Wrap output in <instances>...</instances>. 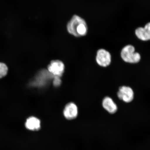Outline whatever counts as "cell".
Listing matches in <instances>:
<instances>
[{"label":"cell","instance_id":"obj_1","mask_svg":"<svg viewBox=\"0 0 150 150\" xmlns=\"http://www.w3.org/2000/svg\"><path fill=\"white\" fill-rule=\"evenodd\" d=\"M68 32L74 37L84 36L87 34L88 27L85 21L78 15L72 16L67 24Z\"/></svg>","mask_w":150,"mask_h":150},{"label":"cell","instance_id":"obj_2","mask_svg":"<svg viewBox=\"0 0 150 150\" xmlns=\"http://www.w3.org/2000/svg\"><path fill=\"white\" fill-rule=\"evenodd\" d=\"M121 55L123 60L128 63H138L141 59L140 54L135 52L134 47L131 45L125 46L122 49Z\"/></svg>","mask_w":150,"mask_h":150},{"label":"cell","instance_id":"obj_3","mask_svg":"<svg viewBox=\"0 0 150 150\" xmlns=\"http://www.w3.org/2000/svg\"><path fill=\"white\" fill-rule=\"evenodd\" d=\"M64 69L63 62L59 60L52 61L48 66V72L53 77H61L64 72Z\"/></svg>","mask_w":150,"mask_h":150},{"label":"cell","instance_id":"obj_4","mask_svg":"<svg viewBox=\"0 0 150 150\" xmlns=\"http://www.w3.org/2000/svg\"><path fill=\"white\" fill-rule=\"evenodd\" d=\"M96 61L100 66L106 67L110 64L111 62V56L109 52L101 49L97 51Z\"/></svg>","mask_w":150,"mask_h":150},{"label":"cell","instance_id":"obj_5","mask_svg":"<svg viewBox=\"0 0 150 150\" xmlns=\"http://www.w3.org/2000/svg\"><path fill=\"white\" fill-rule=\"evenodd\" d=\"M117 95L120 99L127 103L131 102L134 98V93L132 89L127 86L120 87Z\"/></svg>","mask_w":150,"mask_h":150},{"label":"cell","instance_id":"obj_6","mask_svg":"<svg viewBox=\"0 0 150 150\" xmlns=\"http://www.w3.org/2000/svg\"><path fill=\"white\" fill-rule=\"evenodd\" d=\"M63 114L66 119L67 120L75 119L78 115L77 107L74 103H69L65 106Z\"/></svg>","mask_w":150,"mask_h":150},{"label":"cell","instance_id":"obj_7","mask_svg":"<svg viewBox=\"0 0 150 150\" xmlns=\"http://www.w3.org/2000/svg\"><path fill=\"white\" fill-rule=\"evenodd\" d=\"M135 34L140 40L144 41L150 40V22L146 24L144 28L139 27L137 29Z\"/></svg>","mask_w":150,"mask_h":150},{"label":"cell","instance_id":"obj_8","mask_svg":"<svg viewBox=\"0 0 150 150\" xmlns=\"http://www.w3.org/2000/svg\"><path fill=\"white\" fill-rule=\"evenodd\" d=\"M102 105L105 109L110 114H114L117 111V105L110 97H106L103 99Z\"/></svg>","mask_w":150,"mask_h":150},{"label":"cell","instance_id":"obj_9","mask_svg":"<svg viewBox=\"0 0 150 150\" xmlns=\"http://www.w3.org/2000/svg\"><path fill=\"white\" fill-rule=\"evenodd\" d=\"M25 126L26 128L30 130H38L41 127L40 120L36 117H30L26 120Z\"/></svg>","mask_w":150,"mask_h":150},{"label":"cell","instance_id":"obj_10","mask_svg":"<svg viewBox=\"0 0 150 150\" xmlns=\"http://www.w3.org/2000/svg\"><path fill=\"white\" fill-rule=\"evenodd\" d=\"M8 70V67L5 63H0V79L6 76Z\"/></svg>","mask_w":150,"mask_h":150},{"label":"cell","instance_id":"obj_11","mask_svg":"<svg viewBox=\"0 0 150 150\" xmlns=\"http://www.w3.org/2000/svg\"><path fill=\"white\" fill-rule=\"evenodd\" d=\"M60 77L59 76H54L53 83L55 87H58L61 85V80Z\"/></svg>","mask_w":150,"mask_h":150}]
</instances>
